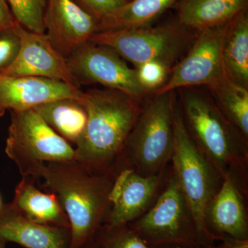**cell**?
I'll return each instance as SVG.
<instances>
[{"mask_svg": "<svg viewBox=\"0 0 248 248\" xmlns=\"http://www.w3.org/2000/svg\"><path fill=\"white\" fill-rule=\"evenodd\" d=\"M189 135L223 180L234 183L248 197V139L217 107L205 86L177 89Z\"/></svg>", "mask_w": 248, "mask_h": 248, "instance_id": "obj_1", "label": "cell"}, {"mask_svg": "<svg viewBox=\"0 0 248 248\" xmlns=\"http://www.w3.org/2000/svg\"><path fill=\"white\" fill-rule=\"evenodd\" d=\"M79 99L87 122L75 147L76 160L93 170L117 175L125 142L144 102L107 88L88 90Z\"/></svg>", "mask_w": 248, "mask_h": 248, "instance_id": "obj_2", "label": "cell"}, {"mask_svg": "<svg viewBox=\"0 0 248 248\" xmlns=\"http://www.w3.org/2000/svg\"><path fill=\"white\" fill-rule=\"evenodd\" d=\"M115 177L93 170L77 160L46 163L41 169L38 180L56 196L69 220V248H84L94 241L110 209Z\"/></svg>", "mask_w": 248, "mask_h": 248, "instance_id": "obj_3", "label": "cell"}, {"mask_svg": "<svg viewBox=\"0 0 248 248\" xmlns=\"http://www.w3.org/2000/svg\"><path fill=\"white\" fill-rule=\"evenodd\" d=\"M176 91L152 94L124 146L117 173L133 170L143 176L154 175L170 163L174 143Z\"/></svg>", "mask_w": 248, "mask_h": 248, "instance_id": "obj_4", "label": "cell"}, {"mask_svg": "<svg viewBox=\"0 0 248 248\" xmlns=\"http://www.w3.org/2000/svg\"><path fill=\"white\" fill-rule=\"evenodd\" d=\"M199 32L183 25L174 14L145 27L96 32L89 42L110 47L135 67L159 62L172 69L185 56Z\"/></svg>", "mask_w": 248, "mask_h": 248, "instance_id": "obj_5", "label": "cell"}, {"mask_svg": "<svg viewBox=\"0 0 248 248\" xmlns=\"http://www.w3.org/2000/svg\"><path fill=\"white\" fill-rule=\"evenodd\" d=\"M170 163L172 176L193 214L204 246L206 248L215 247V241L205 229L204 214L209 202L221 187L223 179L189 135L177 97Z\"/></svg>", "mask_w": 248, "mask_h": 248, "instance_id": "obj_6", "label": "cell"}, {"mask_svg": "<svg viewBox=\"0 0 248 248\" xmlns=\"http://www.w3.org/2000/svg\"><path fill=\"white\" fill-rule=\"evenodd\" d=\"M5 152L22 177L38 180L46 163L76 160V150L46 123L33 109L10 110Z\"/></svg>", "mask_w": 248, "mask_h": 248, "instance_id": "obj_7", "label": "cell"}, {"mask_svg": "<svg viewBox=\"0 0 248 248\" xmlns=\"http://www.w3.org/2000/svg\"><path fill=\"white\" fill-rule=\"evenodd\" d=\"M128 225L151 248H206L172 172L151 208Z\"/></svg>", "mask_w": 248, "mask_h": 248, "instance_id": "obj_8", "label": "cell"}, {"mask_svg": "<svg viewBox=\"0 0 248 248\" xmlns=\"http://www.w3.org/2000/svg\"><path fill=\"white\" fill-rule=\"evenodd\" d=\"M66 60L80 86L100 84L125 93L141 102L151 95L140 85L135 68H130L123 58L107 46L86 42Z\"/></svg>", "mask_w": 248, "mask_h": 248, "instance_id": "obj_9", "label": "cell"}, {"mask_svg": "<svg viewBox=\"0 0 248 248\" xmlns=\"http://www.w3.org/2000/svg\"><path fill=\"white\" fill-rule=\"evenodd\" d=\"M228 24L199 32L185 56L173 67L166 84L153 94L207 86L225 76L222 48Z\"/></svg>", "mask_w": 248, "mask_h": 248, "instance_id": "obj_10", "label": "cell"}, {"mask_svg": "<svg viewBox=\"0 0 248 248\" xmlns=\"http://www.w3.org/2000/svg\"><path fill=\"white\" fill-rule=\"evenodd\" d=\"M170 165L158 174L143 176L124 169L116 175L110 192V206L104 226H125L151 208L170 176Z\"/></svg>", "mask_w": 248, "mask_h": 248, "instance_id": "obj_11", "label": "cell"}, {"mask_svg": "<svg viewBox=\"0 0 248 248\" xmlns=\"http://www.w3.org/2000/svg\"><path fill=\"white\" fill-rule=\"evenodd\" d=\"M16 28L21 39L20 50L14 63L0 74L50 78L80 89L66 58L54 48L45 33L28 31L18 23Z\"/></svg>", "mask_w": 248, "mask_h": 248, "instance_id": "obj_12", "label": "cell"}, {"mask_svg": "<svg viewBox=\"0 0 248 248\" xmlns=\"http://www.w3.org/2000/svg\"><path fill=\"white\" fill-rule=\"evenodd\" d=\"M44 24L49 42L65 58L97 32L96 19L73 0H47Z\"/></svg>", "mask_w": 248, "mask_h": 248, "instance_id": "obj_13", "label": "cell"}, {"mask_svg": "<svg viewBox=\"0 0 248 248\" xmlns=\"http://www.w3.org/2000/svg\"><path fill=\"white\" fill-rule=\"evenodd\" d=\"M204 223L215 242L248 243L247 196L225 179L205 209Z\"/></svg>", "mask_w": 248, "mask_h": 248, "instance_id": "obj_14", "label": "cell"}, {"mask_svg": "<svg viewBox=\"0 0 248 248\" xmlns=\"http://www.w3.org/2000/svg\"><path fill=\"white\" fill-rule=\"evenodd\" d=\"M82 93L79 88L60 80L0 74V117L6 110H29L63 98L79 99Z\"/></svg>", "mask_w": 248, "mask_h": 248, "instance_id": "obj_15", "label": "cell"}, {"mask_svg": "<svg viewBox=\"0 0 248 248\" xmlns=\"http://www.w3.org/2000/svg\"><path fill=\"white\" fill-rule=\"evenodd\" d=\"M70 228L45 226L21 216L11 203L0 210V241L13 242L25 248H69Z\"/></svg>", "mask_w": 248, "mask_h": 248, "instance_id": "obj_16", "label": "cell"}, {"mask_svg": "<svg viewBox=\"0 0 248 248\" xmlns=\"http://www.w3.org/2000/svg\"><path fill=\"white\" fill-rule=\"evenodd\" d=\"M35 181L32 177H22L16 187L11 206L21 216L34 223L71 228L68 217L56 196L39 190Z\"/></svg>", "mask_w": 248, "mask_h": 248, "instance_id": "obj_17", "label": "cell"}, {"mask_svg": "<svg viewBox=\"0 0 248 248\" xmlns=\"http://www.w3.org/2000/svg\"><path fill=\"white\" fill-rule=\"evenodd\" d=\"M172 9L183 25L201 31L228 24L248 9V0H178Z\"/></svg>", "mask_w": 248, "mask_h": 248, "instance_id": "obj_18", "label": "cell"}, {"mask_svg": "<svg viewBox=\"0 0 248 248\" xmlns=\"http://www.w3.org/2000/svg\"><path fill=\"white\" fill-rule=\"evenodd\" d=\"M222 63L225 76L248 89V9L228 24L222 48Z\"/></svg>", "mask_w": 248, "mask_h": 248, "instance_id": "obj_19", "label": "cell"}, {"mask_svg": "<svg viewBox=\"0 0 248 248\" xmlns=\"http://www.w3.org/2000/svg\"><path fill=\"white\" fill-rule=\"evenodd\" d=\"M32 109L54 131L76 146L87 122V112L79 99L63 98Z\"/></svg>", "mask_w": 248, "mask_h": 248, "instance_id": "obj_20", "label": "cell"}, {"mask_svg": "<svg viewBox=\"0 0 248 248\" xmlns=\"http://www.w3.org/2000/svg\"><path fill=\"white\" fill-rule=\"evenodd\" d=\"M178 0H130L97 22V32L151 25Z\"/></svg>", "mask_w": 248, "mask_h": 248, "instance_id": "obj_21", "label": "cell"}, {"mask_svg": "<svg viewBox=\"0 0 248 248\" xmlns=\"http://www.w3.org/2000/svg\"><path fill=\"white\" fill-rule=\"evenodd\" d=\"M205 88L227 120L248 139V89L226 77Z\"/></svg>", "mask_w": 248, "mask_h": 248, "instance_id": "obj_22", "label": "cell"}, {"mask_svg": "<svg viewBox=\"0 0 248 248\" xmlns=\"http://www.w3.org/2000/svg\"><path fill=\"white\" fill-rule=\"evenodd\" d=\"M94 240L99 248H153L142 241L128 225L112 228L102 226ZM210 248H234L231 244L222 243Z\"/></svg>", "mask_w": 248, "mask_h": 248, "instance_id": "obj_23", "label": "cell"}, {"mask_svg": "<svg viewBox=\"0 0 248 248\" xmlns=\"http://www.w3.org/2000/svg\"><path fill=\"white\" fill-rule=\"evenodd\" d=\"M16 22L24 29L45 33L44 18L47 0H7Z\"/></svg>", "mask_w": 248, "mask_h": 248, "instance_id": "obj_24", "label": "cell"}, {"mask_svg": "<svg viewBox=\"0 0 248 248\" xmlns=\"http://www.w3.org/2000/svg\"><path fill=\"white\" fill-rule=\"evenodd\" d=\"M140 85L150 94L162 87L170 75L172 68L159 62H148L135 67Z\"/></svg>", "mask_w": 248, "mask_h": 248, "instance_id": "obj_25", "label": "cell"}, {"mask_svg": "<svg viewBox=\"0 0 248 248\" xmlns=\"http://www.w3.org/2000/svg\"><path fill=\"white\" fill-rule=\"evenodd\" d=\"M16 24L0 32V72L11 66L19 53L21 39L16 30Z\"/></svg>", "mask_w": 248, "mask_h": 248, "instance_id": "obj_26", "label": "cell"}, {"mask_svg": "<svg viewBox=\"0 0 248 248\" xmlns=\"http://www.w3.org/2000/svg\"><path fill=\"white\" fill-rule=\"evenodd\" d=\"M78 6L99 22L128 2L127 0H73Z\"/></svg>", "mask_w": 248, "mask_h": 248, "instance_id": "obj_27", "label": "cell"}, {"mask_svg": "<svg viewBox=\"0 0 248 248\" xmlns=\"http://www.w3.org/2000/svg\"><path fill=\"white\" fill-rule=\"evenodd\" d=\"M16 23L7 0H0V32L14 27Z\"/></svg>", "mask_w": 248, "mask_h": 248, "instance_id": "obj_28", "label": "cell"}, {"mask_svg": "<svg viewBox=\"0 0 248 248\" xmlns=\"http://www.w3.org/2000/svg\"><path fill=\"white\" fill-rule=\"evenodd\" d=\"M84 248H99L98 247L97 243L95 242V241H93L92 242L90 243L89 244H88L86 247Z\"/></svg>", "mask_w": 248, "mask_h": 248, "instance_id": "obj_29", "label": "cell"}, {"mask_svg": "<svg viewBox=\"0 0 248 248\" xmlns=\"http://www.w3.org/2000/svg\"><path fill=\"white\" fill-rule=\"evenodd\" d=\"M0 248H6V243L4 241H0Z\"/></svg>", "mask_w": 248, "mask_h": 248, "instance_id": "obj_30", "label": "cell"}, {"mask_svg": "<svg viewBox=\"0 0 248 248\" xmlns=\"http://www.w3.org/2000/svg\"><path fill=\"white\" fill-rule=\"evenodd\" d=\"M3 205H4V204L2 203V200H1V195H0V210L2 208Z\"/></svg>", "mask_w": 248, "mask_h": 248, "instance_id": "obj_31", "label": "cell"}, {"mask_svg": "<svg viewBox=\"0 0 248 248\" xmlns=\"http://www.w3.org/2000/svg\"><path fill=\"white\" fill-rule=\"evenodd\" d=\"M127 1H130V0H127Z\"/></svg>", "mask_w": 248, "mask_h": 248, "instance_id": "obj_32", "label": "cell"}]
</instances>
